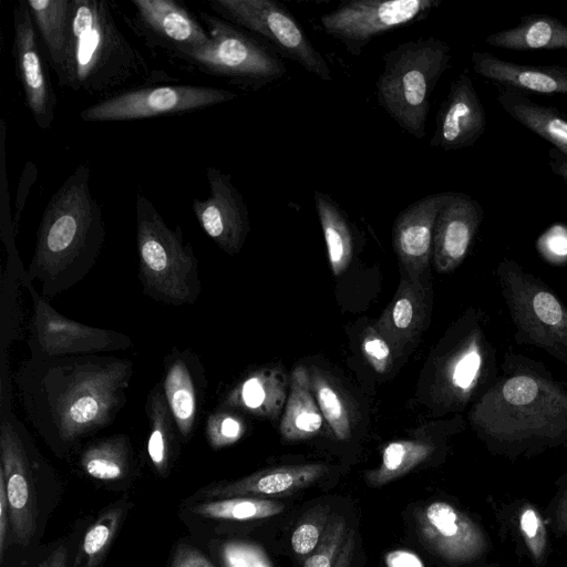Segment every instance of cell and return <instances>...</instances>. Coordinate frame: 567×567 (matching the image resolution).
I'll return each mask as SVG.
<instances>
[{
	"label": "cell",
	"mask_w": 567,
	"mask_h": 567,
	"mask_svg": "<svg viewBox=\"0 0 567 567\" xmlns=\"http://www.w3.org/2000/svg\"><path fill=\"white\" fill-rule=\"evenodd\" d=\"M435 365L433 398L445 411H461L480 400L499 374L485 313L468 310Z\"/></svg>",
	"instance_id": "8"
},
{
	"label": "cell",
	"mask_w": 567,
	"mask_h": 567,
	"mask_svg": "<svg viewBox=\"0 0 567 567\" xmlns=\"http://www.w3.org/2000/svg\"><path fill=\"white\" fill-rule=\"evenodd\" d=\"M290 377L279 367H262L244 375L224 395L218 408L245 412L272 421L281 417Z\"/></svg>",
	"instance_id": "27"
},
{
	"label": "cell",
	"mask_w": 567,
	"mask_h": 567,
	"mask_svg": "<svg viewBox=\"0 0 567 567\" xmlns=\"http://www.w3.org/2000/svg\"><path fill=\"white\" fill-rule=\"evenodd\" d=\"M207 43L172 54L203 73L254 90L280 80L287 72L281 58L258 39L218 16L198 11Z\"/></svg>",
	"instance_id": "9"
},
{
	"label": "cell",
	"mask_w": 567,
	"mask_h": 567,
	"mask_svg": "<svg viewBox=\"0 0 567 567\" xmlns=\"http://www.w3.org/2000/svg\"><path fill=\"white\" fill-rule=\"evenodd\" d=\"M162 386L179 436L186 442L197 426L207 389L199 357L190 349L173 348L164 358Z\"/></svg>",
	"instance_id": "21"
},
{
	"label": "cell",
	"mask_w": 567,
	"mask_h": 567,
	"mask_svg": "<svg viewBox=\"0 0 567 567\" xmlns=\"http://www.w3.org/2000/svg\"><path fill=\"white\" fill-rule=\"evenodd\" d=\"M27 3L43 44L45 58L58 75L69 40L71 0H28Z\"/></svg>",
	"instance_id": "32"
},
{
	"label": "cell",
	"mask_w": 567,
	"mask_h": 567,
	"mask_svg": "<svg viewBox=\"0 0 567 567\" xmlns=\"http://www.w3.org/2000/svg\"><path fill=\"white\" fill-rule=\"evenodd\" d=\"M468 421L492 455L512 462L567 447V383L544 362L508 350Z\"/></svg>",
	"instance_id": "2"
},
{
	"label": "cell",
	"mask_w": 567,
	"mask_h": 567,
	"mask_svg": "<svg viewBox=\"0 0 567 567\" xmlns=\"http://www.w3.org/2000/svg\"><path fill=\"white\" fill-rule=\"evenodd\" d=\"M313 395L336 439L347 441L352 434L350 406L332 380L319 369L309 370Z\"/></svg>",
	"instance_id": "36"
},
{
	"label": "cell",
	"mask_w": 567,
	"mask_h": 567,
	"mask_svg": "<svg viewBox=\"0 0 567 567\" xmlns=\"http://www.w3.org/2000/svg\"><path fill=\"white\" fill-rule=\"evenodd\" d=\"M285 505L258 497H230L197 504L193 512L202 517L226 520H254L282 513Z\"/></svg>",
	"instance_id": "37"
},
{
	"label": "cell",
	"mask_w": 567,
	"mask_h": 567,
	"mask_svg": "<svg viewBox=\"0 0 567 567\" xmlns=\"http://www.w3.org/2000/svg\"><path fill=\"white\" fill-rule=\"evenodd\" d=\"M423 544L443 560L468 565L483 560L493 543L481 522L445 501H435L415 513Z\"/></svg>",
	"instance_id": "15"
},
{
	"label": "cell",
	"mask_w": 567,
	"mask_h": 567,
	"mask_svg": "<svg viewBox=\"0 0 567 567\" xmlns=\"http://www.w3.org/2000/svg\"><path fill=\"white\" fill-rule=\"evenodd\" d=\"M326 518L316 514L299 524L291 535V547L300 556L311 554L319 545L324 533Z\"/></svg>",
	"instance_id": "43"
},
{
	"label": "cell",
	"mask_w": 567,
	"mask_h": 567,
	"mask_svg": "<svg viewBox=\"0 0 567 567\" xmlns=\"http://www.w3.org/2000/svg\"><path fill=\"white\" fill-rule=\"evenodd\" d=\"M361 348L365 360L375 372L384 374L389 371L392 363V349L373 326L364 330Z\"/></svg>",
	"instance_id": "42"
},
{
	"label": "cell",
	"mask_w": 567,
	"mask_h": 567,
	"mask_svg": "<svg viewBox=\"0 0 567 567\" xmlns=\"http://www.w3.org/2000/svg\"><path fill=\"white\" fill-rule=\"evenodd\" d=\"M474 72L499 89L567 96V65H534L503 60L489 52L471 54Z\"/></svg>",
	"instance_id": "25"
},
{
	"label": "cell",
	"mask_w": 567,
	"mask_h": 567,
	"mask_svg": "<svg viewBox=\"0 0 567 567\" xmlns=\"http://www.w3.org/2000/svg\"><path fill=\"white\" fill-rule=\"evenodd\" d=\"M323 416L313 395L309 369L293 368L279 432L289 442L302 441L317 435L323 425Z\"/></svg>",
	"instance_id": "29"
},
{
	"label": "cell",
	"mask_w": 567,
	"mask_h": 567,
	"mask_svg": "<svg viewBox=\"0 0 567 567\" xmlns=\"http://www.w3.org/2000/svg\"><path fill=\"white\" fill-rule=\"evenodd\" d=\"M225 560L228 567H271L260 550L244 544L229 545L225 550Z\"/></svg>",
	"instance_id": "44"
},
{
	"label": "cell",
	"mask_w": 567,
	"mask_h": 567,
	"mask_svg": "<svg viewBox=\"0 0 567 567\" xmlns=\"http://www.w3.org/2000/svg\"><path fill=\"white\" fill-rule=\"evenodd\" d=\"M216 16L264 39L279 56L329 82L331 70L290 11L275 0H209Z\"/></svg>",
	"instance_id": "10"
},
{
	"label": "cell",
	"mask_w": 567,
	"mask_h": 567,
	"mask_svg": "<svg viewBox=\"0 0 567 567\" xmlns=\"http://www.w3.org/2000/svg\"><path fill=\"white\" fill-rule=\"evenodd\" d=\"M152 75L107 1L71 0L65 58L55 75L61 87L107 97L151 84Z\"/></svg>",
	"instance_id": "4"
},
{
	"label": "cell",
	"mask_w": 567,
	"mask_h": 567,
	"mask_svg": "<svg viewBox=\"0 0 567 567\" xmlns=\"http://www.w3.org/2000/svg\"><path fill=\"white\" fill-rule=\"evenodd\" d=\"M435 444L427 441L398 440L390 442L382 450L380 465L365 473V481L375 487L394 481L426 461L435 452Z\"/></svg>",
	"instance_id": "35"
},
{
	"label": "cell",
	"mask_w": 567,
	"mask_h": 567,
	"mask_svg": "<svg viewBox=\"0 0 567 567\" xmlns=\"http://www.w3.org/2000/svg\"><path fill=\"white\" fill-rule=\"evenodd\" d=\"M454 195L455 192L429 194L410 204L394 219L392 246L402 276L413 281L427 277L435 221L440 210Z\"/></svg>",
	"instance_id": "18"
},
{
	"label": "cell",
	"mask_w": 567,
	"mask_h": 567,
	"mask_svg": "<svg viewBox=\"0 0 567 567\" xmlns=\"http://www.w3.org/2000/svg\"><path fill=\"white\" fill-rule=\"evenodd\" d=\"M354 550V533L349 530L338 553L333 567H350Z\"/></svg>",
	"instance_id": "49"
},
{
	"label": "cell",
	"mask_w": 567,
	"mask_h": 567,
	"mask_svg": "<svg viewBox=\"0 0 567 567\" xmlns=\"http://www.w3.org/2000/svg\"><path fill=\"white\" fill-rule=\"evenodd\" d=\"M496 101L516 122L550 143L567 156V114L539 104L524 93L499 89Z\"/></svg>",
	"instance_id": "28"
},
{
	"label": "cell",
	"mask_w": 567,
	"mask_h": 567,
	"mask_svg": "<svg viewBox=\"0 0 567 567\" xmlns=\"http://www.w3.org/2000/svg\"><path fill=\"white\" fill-rule=\"evenodd\" d=\"M497 530L517 557L546 567L551 556L550 529L544 509L525 497L499 504L494 512Z\"/></svg>",
	"instance_id": "23"
},
{
	"label": "cell",
	"mask_w": 567,
	"mask_h": 567,
	"mask_svg": "<svg viewBox=\"0 0 567 567\" xmlns=\"http://www.w3.org/2000/svg\"><path fill=\"white\" fill-rule=\"evenodd\" d=\"M145 412L148 420L147 454L155 471L164 475L171 464L178 430L166 402L162 383L155 384L150 390Z\"/></svg>",
	"instance_id": "33"
},
{
	"label": "cell",
	"mask_w": 567,
	"mask_h": 567,
	"mask_svg": "<svg viewBox=\"0 0 567 567\" xmlns=\"http://www.w3.org/2000/svg\"><path fill=\"white\" fill-rule=\"evenodd\" d=\"M132 445L124 434H116L86 445L80 465L90 477L102 482L124 478L131 467Z\"/></svg>",
	"instance_id": "34"
},
{
	"label": "cell",
	"mask_w": 567,
	"mask_h": 567,
	"mask_svg": "<svg viewBox=\"0 0 567 567\" xmlns=\"http://www.w3.org/2000/svg\"><path fill=\"white\" fill-rule=\"evenodd\" d=\"M90 178L89 165L81 163L41 216L25 277L40 282L44 298H54L83 280L100 257L106 227Z\"/></svg>",
	"instance_id": "3"
},
{
	"label": "cell",
	"mask_w": 567,
	"mask_h": 567,
	"mask_svg": "<svg viewBox=\"0 0 567 567\" xmlns=\"http://www.w3.org/2000/svg\"><path fill=\"white\" fill-rule=\"evenodd\" d=\"M313 202L334 276L350 266L354 250L353 228L346 212L327 193L315 190Z\"/></svg>",
	"instance_id": "31"
},
{
	"label": "cell",
	"mask_w": 567,
	"mask_h": 567,
	"mask_svg": "<svg viewBox=\"0 0 567 567\" xmlns=\"http://www.w3.org/2000/svg\"><path fill=\"white\" fill-rule=\"evenodd\" d=\"M484 218L481 204L464 193L440 210L433 234L434 268L440 274L454 271L470 254Z\"/></svg>",
	"instance_id": "22"
},
{
	"label": "cell",
	"mask_w": 567,
	"mask_h": 567,
	"mask_svg": "<svg viewBox=\"0 0 567 567\" xmlns=\"http://www.w3.org/2000/svg\"><path fill=\"white\" fill-rule=\"evenodd\" d=\"M485 43L514 51L567 49V24L548 14H526L515 27L487 35Z\"/></svg>",
	"instance_id": "30"
},
{
	"label": "cell",
	"mask_w": 567,
	"mask_h": 567,
	"mask_svg": "<svg viewBox=\"0 0 567 567\" xmlns=\"http://www.w3.org/2000/svg\"><path fill=\"white\" fill-rule=\"evenodd\" d=\"M123 513L122 506H114L89 527L79 545L73 567H99L116 535Z\"/></svg>",
	"instance_id": "38"
},
{
	"label": "cell",
	"mask_w": 567,
	"mask_h": 567,
	"mask_svg": "<svg viewBox=\"0 0 567 567\" xmlns=\"http://www.w3.org/2000/svg\"><path fill=\"white\" fill-rule=\"evenodd\" d=\"M133 25L150 47L174 54L200 47L209 35L200 20L175 0H132Z\"/></svg>",
	"instance_id": "19"
},
{
	"label": "cell",
	"mask_w": 567,
	"mask_h": 567,
	"mask_svg": "<svg viewBox=\"0 0 567 567\" xmlns=\"http://www.w3.org/2000/svg\"><path fill=\"white\" fill-rule=\"evenodd\" d=\"M68 550L64 546H59L38 567H66Z\"/></svg>",
	"instance_id": "50"
},
{
	"label": "cell",
	"mask_w": 567,
	"mask_h": 567,
	"mask_svg": "<svg viewBox=\"0 0 567 567\" xmlns=\"http://www.w3.org/2000/svg\"><path fill=\"white\" fill-rule=\"evenodd\" d=\"M171 567H215L197 548L179 545L173 556Z\"/></svg>",
	"instance_id": "46"
},
{
	"label": "cell",
	"mask_w": 567,
	"mask_h": 567,
	"mask_svg": "<svg viewBox=\"0 0 567 567\" xmlns=\"http://www.w3.org/2000/svg\"><path fill=\"white\" fill-rule=\"evenodd\" d=\"M486 113L480 95L466 72L451 83L436 116L430 145L443 151L473 146L485 133Z\"/></svg>",
	"instance_id": "20"
},
{
	"label": "cell",
	"mask_w": 567,
	"mask_h": 567,
	"mask_svg": "<svg viewBox=\"0 0 567 567\" xmlns=\"http://www.w3.org/2000/svg\"><path fill=\"white\" fill-rule=\"evenodd\" d=\"M21 280L32 300V316L27 338L30 357L91 355L122 351L133 346V340L123 332L91 327L69 319L35 290L32 282L27 279L25 272Z\"/></svg>",
	"instance_id": "12"
},
{
	"label": "cell",
	"mask_w": 567,
	"mask_h": 567,
	"mask_svg": "<svg viewBox=\"0 0 567 567\" xmlns=\"http://www.w3.org/2000/svg\"><path fill=\"white\" fill-rule=\"evenodd\" d=\"M246 432L244 419L234 410L217 408L207 417L206 437L213 449L238 442Z\"/></svg>",
	"instance_id": "39"
},
{
	"label": "cell",
	"mask_w": 567,
	"mask_h": 567,
	"mask_svg": "<svg viewBox=\"0 0 567 567\" xmlns=\"http://www.w3.org/2000/svg\"><path fill=\"white\" fill-rule=\"evenodd\" d=\"M13 59L27 107L35 124L47 130L55 117L58 100L42 54L32 16L25 0L13 9Z\"/></svg>",
	"instance_id": "16"
},
{
	"label": "cell",
	"mask_w": 567,
	"mask_h": 567,
	"mask_svg": "<svg viewBox=\"0 0 567 567\" xmlns=\"http://www.w3.org/2000/svg\"><path fill=\"white\" fill-rule=\"evenodd\" d=\"M237 97V93L190 84H145L123 90L80 112L84 122H122L194 112Z\"/></svg>",
	"instance_id": "11"
},
{
	"label": "cell",
	"mask_w": 567,
	"mask_h": 567,
	"mask_svg": "<svg viewBox=\"0 0 567 567\" xmlns=\"http://www.w3.org/2000/svg\"><path fill=\"white\" fill-rule=\"evenodd\" d=\"M329 471L326 464L311 463L270 467L204 491L208 498L282 496L305 488Z\"/></svg>",
	"instance_id": "26"
},
{
	"label": "cell",
	"mask_w": 567,
	"mask_h": 567,
	"mask_svg": "<svg viewBox=\"0 0 567 567\" xmlns=\"http://www.w3.org/2000/svg\"><path fill=\"white\" fill-rule=\"evenodd\" d=\"M477 567H502L501 564L498 563H483L482 565L477 566Z\"/></svg>",
	"instance_id": "51"
},
{
	"label": "cell",
	"mask_w": 567,
	"mask_h": 567,
	"mask_svg": "<svg viewBox=\"0 0 567 567\" xmlns=\"http://www.w3.org/2000/svg\"><path fill=\"white\" fill-rule=\"evenodd\" d=\"M432 308V286L427 277L413 281L405 276L377 322L375 330L398 353L415 341L427 324Z\"/></svg>",
	"instance_id": "24"
},
{
	"label": "cell",
	"mask_w": 567,
	"mask_h": 567,
	"mask_svg": "<svg viewBox=\"0 0 567 567\" xmlns=\"http://www.w3.org/2000/svg\"><path fill=\"white\" fill-rule=\"evenodd\" d=\"M133 374L128 358L29 357L13 380L28 422L51 446L66 451L115 421Z\"/></svg>",
	"instance_id": "1"
},
{
	"label": "cell",
	"mask_w": 567,
	"mask_h": 567,
	"mask_svg": "<svg viewBox=\"0 0 567 567\" xmlns=\"http://www.w3.org/2000/svg\"><path fill=\"white\" fill-rule=\"evenodd\" d=\"M24 424L16 416L10 392L1 391L0 470L4 476L14 542L25 547L37 530L38 499L30 449Z\"/></svg>",
	"instance_id": "13"
},
{
	"label": "cell",
	"mask_w": 567,
	"mask_h": 567,
	"mask_svg": "<svg viewBox=\"0 0 567 567\" xmlns=\"http://www.w3.org/2000/svg\"><path fill=\"white\" fill-rule=\"evenodd\" d=\"M346 535L344 519L339 515L331 518L318 547L307 558L303 567H333Z\"/></svg>",
	"instance_id": "40"
},
{
	"label": "cell",
	"mask_w": 567,
	"mask_h": 567,
	"mask_svg": "<svg viewBox=\"0 0 567 567\" xmlns=\"http://www.w3.org/2000/svg\"><path fill=\"white\" fill-rule=\"evenodd\" d=\"M38 178V167L37 165L28 161L24 165V168L21 173L18 189L16 194V202H14V212H13V228L14 234H18L19 224L21 220V216L23 214L27 199L30 193L31 187L34 185L35 181Z\"/></svg>",
	"instance_id": "45"
},
{
	"label": "cell",
	"mask_w": 567,
	"mask_h": 567,
	"mask_svg": "<svg viewBox=\"0 0 567 567\" xmlns=\"http://www.w3.org/2000/svg\"><path fill=\"white\" fill-rule=\"evenodd\" d=\"M209 195L193 199V212L202 229L228 255L238 254L250 230L248 207L229 174L206 168Z\"/></svg>",
	"instance_id": "17"
},
{
	"label": "cell",
	"mask_w": 567,
	"mask_h": 567,
	"mask_svg": "<svg viewBox=\"0 0 567 567\" xmlns=\"http://www.w3.org/2000/svg\"><path fill=\"white\" fill-rule=\"evenodd\" d=\"M451 59L449 43L433 35L400 43L383 54L375 81L377 102L417 140L425 136L431 96Z\"/></svg>",
	"instance_id": "5"
},
{
	"label": "cell",
	"mask_w": 567,
	"mask_h": 567,
	"mask_svg": "<svg viewBox=\"0 0 567 567\" xmlns=\"http://www.w3.org/2000/svg\"><path fill=\"white\" fill-rule=\"evenodd\" d=\"M135 219L143 292L165 305H193L202 290L198 259L182 228H171L141 190L135 198Z\"/></svg>",
	"instance_id": "6"
},
{
	"label": "cell",
	"mask_w": 567,
	"mask_h": 567,
	"mask_svg": "<svg viewBox=\"0 0 567 567\" xmlns=\"http://www.w3.org/2000/svg\"><path fill=\"white\" fill-rule=\"evenodd\" d=\"M517 344L537 348L567 367V305L542 278L504 257L494 270Z\"/></svg>",
	"instance_id": "7"
},
{
	"label": "cell",
	"mask_w": 567,
	"mask_h": 567,
	"mask_svg": "<svg viewBox=\"0 0 567 567\" xmlns=\"http://www.w3.org/2000/svg\"><path fill=\"white\" fill-rule=\"evenodd\" d=\"M442 0H352L322 14L321 28L352 55L378 35L425 19Z\"/></svg>",
	"instance_id": "14"
},
{
	"label": "cell",
	"mask_w": 567,
	"mask_h": 567,
	"mask_svg": "<svg viewBox=\"0 0 567 567\" xmlns=\"http://www.w3.org/2000/svg\"><path fill=\"white\" fill-rule=\"evenodd\" d=\"M548 166L567 186V156L555 150L548 152Z\"/></svg>",
	"instance_id": "48"
},
{
	"label": "cell",
	"mask_w": 567,
	"mask_h": 567,
	"mask_svg": "<svg viewBox=\"0 0 567 567\" xmlns=\"http://www.w3.org/2000/svg\"><path fill=\"white\" fill-rule=\"evenodd\" d=\"M555 492L543 508L550 532L563 540L567 554V471L555 482Z\"/></svg>",
	"instance_id": "41"
},
{
	"label": "cell",
	"mask_w": 567,
	"mask_h": 567,
	"mask_svg": "<svg viewBox=\"0 0 567 567\" xmlns=\"http://www.w3.org/2000/svg\"><path fill=\"white\" fill-rule=\"evenodd\" d=\"M10 526V509L6 492V483L0 470V563L3 560L7 536Z\"/></svg>",
	"instance_id": "47"
}]
</instances>
